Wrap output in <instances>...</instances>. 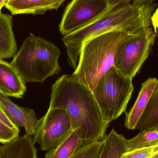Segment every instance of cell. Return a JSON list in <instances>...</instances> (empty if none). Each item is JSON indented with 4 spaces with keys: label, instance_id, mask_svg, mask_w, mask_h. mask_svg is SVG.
<instances>
[{
    "label": "cell",
    "instance_id": "22",
    "mask_svg": "<svg viewBox=\"0 0 158 158\" xmlns=\"http://www.w3.org/2000/svg\"><path fill=\"white\" fill-rule=\"evenodd\" d=\"M0 120L10 127L12 130H14L17 132L19 133V128L17 127L8 118L6 114L5 113L2 108L0 105Z\"/></svg>",
    "mask_w": 158,
    "mask_h": 158
},
{
    "label": "cell",
    "instance_id": "16",
    "mask_svg": "<svg viewBox=\"0 0 158 158\" xmlns=\"http://www.w3.org/2000/svg\"><path fill=\"white\" fill-rule=\"evenodd\" d=\"M83 145L81 138L73 131L56 148L47 152L45 158H69Z\"/></svg>",
    "mask_w": 158,
    "mask_h": 158
},
{
    "label": "cell",
    "instance_id": "3",
    "mask_svg": "<svg viewBox=\"0 0 158 158\" xmlns=\"http://www.w3.org/2000/svg\"><path fill=\"white\" fill-rule=\"evenodd\" d=\"M132 35L113 31L85 42L73 75L92 92L102 76L114 65L119 49Z\"/></svg>",
    "mask_w": 158,
    "mask_h": 158
},
{
    "label": "cell",
    "instance_id": "11",
    "mask_svg": "<svg viewBox=\"0 0 158 158\" xmlns=\"http://www.w3.org/2000/svg\"><path fill=\"white\" fill-rule=\"evenodd\" d=\"M27 91L25 83L10 63L0 59V93L5 96L21 98Z\"/></svg>",
    "mask_w": 158,
    "mask_h": 158
},
{
    "label": "cell",
    "instance_id": "12",
    "mask_svg": "<svg viewBox=\"0 0 158 158\" xmlns=\"http://www.w3.org/2000/svg\"><path fill=\"white\" fill-rule=\"evenodd\" d=\"M66 0H14L5 5L12 15H43L48 10H56Z\"/></svg>",
    "mask_w": 158,
    "mask_h": 158
},
{
    "label": "cell",
    "instance_id": "4",
    "mask_svg": "<svg viewBox=\"0 0 158 158\" xmlns=\"http://www.w3.org/2000/svg\"><path fill=\"white\" fill-rule=\"evenodd\" d=\"M60 54L53 44L30 33L10 64L25 84L42 83L61 72Z\"/></svg>",
    "mask_w": 158,
    "mask_h": 158
},
{
    "label": "cell",
    "instance_id": "24",
    "mask_svg": "<svg viewBox=\"0 0 158 158\" xmlns=\"http://www.w3.org/2000/svg\"><path fill=\"white\" fill-rule=\"evenodd\" d=\"M151 158H158V154H156L155 156H153Z\"/></svg>",
    "mask_w": 158,
    "mask_h": 158
},
{
    "label": "cell",
    "instance_id": "20",
    "mask_svg": "<svg viewBox=\"0 0 158 158\" xmlns=\"http://www.w3.org/2000/svg\"><path fill=\"white\" fill-rule=\"evenodd\" d=\"M19 133L8 127L0 120V143L4 144L19 137Z\"/></svg>",
    "mask_w": 158,
    "mask_h": 158
},
{
    "label": "cell",
    "instance_id": "8",
    "mask_svg": "<svg viewBox=\"0 0 158 158\" xmlns=\"http://www.w3.org/2000/svg\"><path fill=\"white\" fill-rule=\"evenodd\" d=\"M111 9L109 0H72L65 8L59 31L63 36L73 33L93 23Z\"/></svg>",
    "mask_w": 158,
    "mask_h": 158
},
{
    "label": "cell",
    "instance_id": "17",
    "mask_svg": "<svg viewBox=\"0 0 158 158\" xmlns=\"http://www.w3.org/2000/svg\"><path fill=\"white\" fill-rule=\"evenodd\" d=\"M158 144V129L141 131L130 140H126V152Z\"/></svg>",
    "mask_w": 158,
    "mask_h": 158
},
{
    "label": "cell",
    "instance_id": "15",
    "mask_svg": "<svg viewBox=\"0 0 158 158\" xmlns=\"http://www.w3.org/2000/svg\"><path fill=\"white\" fill-rule=\"evenodd\" d=\"M126 138L112 129L102 139V145L98 158H120L126 152Z\"/></svg>",
    "mask_w": 158,
    "mask_h": 158
},
{
    "label": "cell",
    "instance_id": "1",
    "mask_svg": "<svg viewBox=\"0 0 158 158\" xmlns=\"http://www.w3.org/2000/svg\"><path fill=\"white\" fill-rule=\"evenodd\" d=\"M49 108L64 109L83 145L103 139L109 123L104 121L92 92L73 74L59 78L52 87Z\"/></svg>",
    "mask_w": 158,
    "mask_h": 158
},
{
    "label": "cell",
    "instance_id": "23",
    "mask_svg": "<svg viewBox=\"0 0 158 158\" xmlns=\"http://www.w3.org/2000/svg\"><path fill=\"white\" fill-rule=\"evenodd\" d=\"M7 0H0V11L2 10V8L5 6Z\"/></svg>",
    "mask_w": 158,
    "mask_h": 158
},
{
    "label": "cell",
    "instance_id": "5",
    "mask_svg": "<svg viewBox=\"0 0 158 158\" xmlns=\"http://www.w3.org/2000/svg\"><path fill=\"white\" fill-rule=\"evenodd\" d=\"M134 90L132 79L114 66L102 76L92 94L105 122L109 124L126 112Z\"/></svg>",
    "mask_w": 158,
    "mask_h": 158
},
{
    "label": "cell",
    "instance_id": "14",
    "mask_svg": "<svg viewBox=\"0 0 158 158\" xmlns=\"http://www.w3.org/2000/svg\"><path fill=\"white\" fill-rule=\"evenodd\" d=\"M17 50L16 41L13 31L12 16L0 11V59L15 56Z\"/></svg>",
    "mask_w": 158,
    "mask_h": 158
},
{
    "label": "cell",
    "instance_id": "13",
    "mask_svg": "<svg viewBox=\"0 0 158 158\" xmlns=\"http://www.w3.org/2000/svg\"><path fill=\"white\" fill-rule=\"evenodd\" d=\"M37 150L31 135L23 136L0 146V158H37Z\"/></svg>",
    "mask_w": 158,
    "mask_h": 158
},
{
    "label": "cell",
    "instance_id": "25",
    "mask_svg": "<svg viewBox=\"0 0 158 158\" xmlns=\"http://www.w3.org/2000/svg\"><path fill=\"white\" fill-rule=\"evenodd\" d=\"M14 1V0H7V1Z\"/></svg>",
    "mask_w": 158,
    "mask_h": 158
},
{
    "label": "cell",
    "instance_id": "2",
    "mask_svg": "<svg viewBox=\"0 0 158 158\" xmlns=\"http://www.w3.org/2000/svg\"><path fill=\"white\" fill-rule=\"evenodd\" d=\"M157 5L125 4L109 11L93 23L64 36L62 41L67 53V62L76 69L81 49L85 42L106 32L120 31L132 35L144 28L151 27Z\"/></svg>",
    "mask_w": 158,
    "mask_h": 158
},
{
    "label": "cell",
    "instance_id": "9",
    "mask_svg": "<svg viewBox=\"0 0 158 158\" xmlns=\"http://www.w3.org/2000/svg\"><path fill=\"white\" fill-rule=\"evenodd\" d=\"M73 131L69 116L66 110L49 108L38 120L32 141L41 150L48 152L57 147Z\"/></svg>",
    "mask_w": 158,
    "mask_h": 158
},
{
    "label": "cell",
    "instance_id": "7",
    "mask_svg": "<svg viewBox=\"0 0 158 158\" xmlns=\"http://www.w3.org/2000/svg\"><path fill=\"white\" fill-rule=\"evenodd\" d=\"M126 113L125 126L130 130L147 131L158 129V81L148 78L142 83L137 100Z\"/></svg>",
    "mask_w": 158,
    "mask_h": 158
},
{
    "label": "cell",
    "instance_id": "18",
    "mask_svg": "<svg viewBox=\"0 0 158 158\" xmlns=\"http://www.w3.org/2000/svg\"><path fill=\"white\" fill-rule=\"evenodd\" d=\"M102 145V140L83 145L69 158H98Z\"/></svg>",
    "mask_w": 158,
    "mask_h": 158
},
{
    "label": "cell",
    "instance_id": "21",
    "mask_svg": "<svg viewBox=\"0 0 158 158\" xmlns=\"http://www.w3.org/2000/svg\"><path fill=\"white\" fill-rule=\"evenodd\" d=\"M112 9L125 4L131 3L135 5H143L154 2L155 0H109Z\"/></svg>",
    "mask_w": 158,
    "mask_h": 158
},
{
    "label": "cell",
    "instance_id": "19",
    "mask_svg": "<svg viewBox=\"0 0 158 158\" xmlns=\"http://www.w3.org/2000/svg\"><path fill=\"white\" fill-rule=\"evenodd\" d=\"M158 153V144L125 152L120 158H151Z\"/></svg>",
    "mask_w": 158,
    "mask_h": 158
},
{
    "label": "cell",
    "instance_id": "6",
    "mask_svg": "<svg viewBox=\"0 0 158 158\" xmlns=\"http://www.w3.org/2000/svg\"><path fill=\"white\" fill-rule=\"evenodd\" d=\"M157 36L151 27L133 34L119 49L114 66L126 77L133 79L151 54Z\"/></svg>",
    "mask_w": 158,
    "mask_h": 158
},
{
    "label": "cell",
    "instance_id": "10",
    "mask_svg": "<svg viewBox=\"0 0 158 158\" xmlns=\"http://www.w3.org/2000/svg\"><path fill=\"white\" fill-rule=\"evenodd\" d=\"M0 105L9 120L17 127H23L26 134L33 135L38 121L33 110L19 106L7 97L1 94Z\"/></svg>",
    "mask_w": 158,
    "mask_h": 158
}]
</instances>
